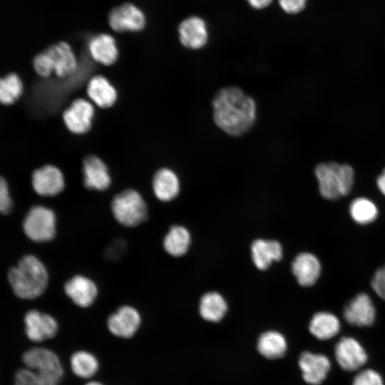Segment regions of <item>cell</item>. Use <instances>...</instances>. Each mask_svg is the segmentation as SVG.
<instances>
[{
    "label": "cell",
    "instance_id": "obj_33",
    "mask_svg": "<svg viewBox=\"0 0 385 385\" xmlns=\"http://www.w3.org/2000/svg\"><path fill=\"white\" fill-rule=\"evenodd\" d=\"M14 208V202L11 197L7 181L3 177L0 180V212L1 215L11 214Z\"/></svg>",
    "mask_w": 385,
    "mask_h": 385
},
{
    "label": "cell",
    "instance_id": "obj_21",
    "mask_svg": "<svg viewBox=\"0 0 385 385\" xmlns=\"http://www.w3.org/2000/svg\"><path fill=\"white\" fill-rule=\"evenodd\" d=\"M152 186L155 197L160 201L174 199L180 190V183L176 174L170 169L163 168L154 174Z\"/></svg>",
    "mask_w": 385,
    "mask_h": 385
},
{
    "label": "cell",
    "instance_id": "obj_35",
    "mask_svg": "<svg viewBox=\"0 0 385 385\" xmlns=\"http://www.w3.org/2000/svg\"><path fill=\"white\" fill-rule=\"evenodd\" d=\"M278 4L285 13L297 14L305 9L307 0H278Z\"/></svg>",
    "mask_w": 385,
    "mask_h": 385
},
{
    "label": "cell",
    "instance_id": "obj_8",
    "mask_svg": "<svg viewBox=\"0 0 385 385\" xmlns=\"http://www.w3.org/2000/svg\"><path fill=\"white\" fill-rule=\"evenodd\" d=\"M24 324L26 336L36 343L53 338L58 331V322L51 314L36 309L25 313Z\"/></svg>",
    "mask_w": 385,
    "mask_h": 385
},
{
    "label": "cell",
    "instance_id": "obj_17",
    "mask_svg": "<svg viewBox=\"0 0 385 385\" xmlns=\"http://www.w3.org/2000/svg\"><path fill=\"white\" fill-rule=\"evenodd\" d=\"M178 34L181 44L190 49L202 48L208 39L206 23L197 16H191L183 20L178 26Z\"/></svg>",
    "mask_w": 385,
    "mask_h": 385
},
{
    "label": "cell",
    "instance_id": "obj_31",
    "mask_svg": "<svg viewBox=\"0 0 385 385\" xmlns=\"http://www.w3.org/2000/svg\"><path fill=\"white\" fill-rule=\"evenodd\" d=\"M14 385H48V384L38 372L25 367L16 372Z\"/></svg>",
    "mask_w": 385,
    "mask_h": 385
},
{
    "label": "cell",
    "instance_id": "obj_20",
    "mask_svg": "<svg viewBox=\"0 0 385 385\" xmlns=\"http://www.w3.org/2000/svg\"><path fill=\"white\" fill-rule=\"evenodd\" d=\"M88 51L92 58L105 66L113 64L118 56L115 38L108 34H99L88 42Z\"/></svg>",
    "mask_w": 385,
    "mask_h": 385
},
{
    "label": "cell",
    "instance_id": "obj_5",
    "mask_svg": "<svg viewBox=\"0 0 385 385\" xmlns=\"http://www.w3.org/2000/svg\"><path fill=\"white\" fill-rule=\"evenodd\" d=\"M26 237L34 242H48L56 236V215L53 210L41 205L29 208L22 222Z\"/></svg>",
    "mask_w": 385,
    "mask_h": 385
},
{
    "label": "cell",
    "instance_id": "obj_10",
    "mask_svg": "<svg viewBox=\"0 0 385 385\" xmlns=\"http://www.w3.org/2000/svg\"><path fill=\"white\" fill-rule=\"evenodd\" d=\"M63 292L75 305L88 308L96 300L98 288L90 277L78 274L65 282Z\"/></svg>",
    "mask_w": 385,
    "mask_h": 385
},
{
    "label": "cell",
    "instance_id": "obj_14",
    "mask_svg": "<svg viewBox=\"0 0 385 385\" xmlns=\"http://www.w3.org/2000/svg\"><path fill=\"white\" fill-rule=\"evenodd\" d=\"M94 108L92 104L82 98L72 102L63 113V119L67 128L72 133L82 134L91 127Z\"/></svg>",
    "mask_w": 385,
    "mask_h": 385
},
{
    "label": "cell",
    "instance_id": "obj_7",
    "mask_svg": "<svg viewBox=\"0 0 385 385\" xmlns=\"http://www.w3.org/2000/svg\"><path fill=\"white\" fill-rule=\"evenodd\" d=\"M108 21L110 27L116 32H137L145 27L146 18L140 8L125 2L109 11Z\"/></svg>",
    "mask_w": 385,
    "mask_h": 385
},
{
    "label": "cell",
    "instance_id": "obj_22",
    "mask_svg": "<svg viewBox=\"0 0 385 385\" xmlns=\"http://www.w3.org/2000/svg\"><path fill=\"white\" fill-rule=\"evenodd\" d=\"M252 258L260 270H266L274 261L282 257V247L276 240H256L251 246Z\"/></svg>",
    "mask_w": 385,
    "mask_h": 385
},
{
    "label": "cell",
    "instance_id": "obj_25",
    "mask_svg": "<svg viewBox=\"0 0 385 385\" xmlns=\"http://www.w3.org/2000/svg\"><path fill=\"white\" fill-rule=\"evenodd\" d=\"M287 342L284 337L276 331H267L258 338L257 347L259 352L269 359L282 356L287 350Z\"/></svg>",
    "mask_w": 385,
    "mask_h": 385
},
{
    "label": "cell",
    "instance_id": "obj_30",
    "mask_svg": "<svg viewBox=\"0 0 385 385\" xmlns=\"http://www.w3.org/2000/svg\"><path fill=\"white\" fill-rule=\"evenodd\" d=\"M23 84L16 73H11L5 76L0 81V101L3 104L14 103L21 95Z\"/></svg>",
    "mask_w": 385,
    "mask_h": 385
},
{
    "label": "cell",
    "instance_id": "obj_4",
    "mask_svg": "<svg viewBox=\"0 0 385 385\" xmlns=\"http://www.w3.org/2000/svg\"><path fill=\"white\" fill-rule=\"evenodd\" d=\"M115 220L125 227H135L148 217V207L142 195L135 190L125 189L115 194L111 201Z\"/></svg>",
    "mask_w": 385,
    "mask_h": 385
},
{
    "label": "cell",
    "instance_id": "obj_12",
    "mask_svg": "<svg viewBox=\"0 0 385 385\" xmlns=\"http://www.w3.org/2000/svg\"><path fill=\"white\" fill-rule=\"evenodd\" d=\"M344 317L353 326L369 327L374 323L376 309L367 293H358L344 307Z\"/></svg>",
    "mask_w": 385,
    "mask_h": 385
},
{
    "label": "cell",
    "instance_id": "obj_32",
    "mask_svg": "<svg viewBox=\"0 0 385 385\" xmlns=\"http://www.w3.org/2000/svg\"><path fill=\"white\" fill-rule=\"evenodd\" d=\"M352 385H384V382L378 372L372 369H366L355 376Z\"/></svg>",
    "mask_w": 385,
    "mask_h": 385
},
{
    "label": "cell",
    "instance_id": "obj_38",
    "mask_svg": "<svg viewBox=\"0 0 385 385\" xmlns=\"http://www.w3.org/2000/svg\"><path fill=\"white\" fill-rule=\"evenodd\" d=\"M84 385H103L102 383L96 381H91L85 384Z\"/></svg>",
    "mask_w": 385,
    "mask_h": 385
},
{
    "label": "cell",
    "instance_id": "obj_23",
    "mask_svg": "<svg viewBox=\"0 0 385 385\" xmlns=\"http://www.w3.org/2000/svg\"><path fill=\"white\" fill-rule=\"evenodd\" d=\"M90 99L100 108L112 106L117 99V92L109 81L103 76H93L87 86Z\"/></svg>",
    "mask_w": 385,
    "mask_h": 385
},
{
    "label": "cell",
    "instance_id": "obj_28",
    "mask_svg": "<svg viewBox=\"0 0 385 385\" xmlns=\"http://www.w3.org/2000/svg\"><path fill=\"white\" fill-rule=\"evenodd\" d=\"M227 305L221 294L208 292L204 294L200 302V313L202 318L210 322H218L224 317Z\"/></svg>",
    "mask_w": 385,
    "mask_h": 385
},
{
    "label": "cell",
    "instance_id": "obj_36",
    "mask_svg": "<svg viewBox=\"0 0 385 385\" xmlns=\"http://www.w3.org/2000/svg\"><path fill=\"white\" fill-rule=\"evenodd\" d=\"M248 4L256 9H262L268 6L272 0H247Z\"/></svg>",
    "mask_w": 385,
    "mask_h": 385
},
{
    "label": "cell",
    "instance_id": "obj_2",
    "mask_svg": "<svg viewBox=\"0 0 385 385\" xmlns=\"http://www.w3.org/2000/svg\"><path fill=\"white\" fill-rule=\"evenodd\" d=\"M6 278L13 294L21 299L31 300L46 290L49 275L46 267L36 255L26 254L10 267Z\"/></svg>",
    "mask_w": 385,
    "mask_h": 385
},
{
    "label": "cell",
    "instance_id": "obj_29",
    "mask_svg": "<svg viewBox=\"0 0 385 385\" xmlns=\"http://www.w3.org/2000/svg\"><path fill=\"white\" fill-rule=\"evenodd\" d=\"M349 212L351 219L361 225L373 222L379 215L376 205L365 197H359L353 200L349 205Z\"/></svg>",
    "mask_w": 385,
    "mask_h": 385
},
{
    "label": "cell",
    "instance_id": "obj_13",
    "mask_svg": "<svg viewBox=\"0 0 385 385\" xmlns=\"http://www.w3.org/2000/svg\"><path fill=\"white\" fill-rule=\"evenodd\" d=\"M51 70L58 77H66L73 73L77 67L76 56L65 41L53 43L42 51Z\"/></svg>",
    "mask_w": 385,
    "mask_h": 385
},
{
    "label": "cell",
    "instance_id": "obj_19",
    "mask_svg": "<svg viewBox=\"0 0 385 385\" xmlns=\"http://www.w3.org/2000/svg\"><path fill=\"white\" fill-rule=\"evenodd\" d=\"M304 380L312 385L321 384L329 373L331 364L327 356L304 351L299 359Z\"/></svg>",
    "mask_w": 385,
    "mask_h": 385
},
{
    "label": "cell",
    "instance_id": "obj_3",
    "mask_svg": "<svg viewBox=\"0 0 385 385\" xmlns=\"http://www.w3.org/2000/svg\"><path fill=\"white\" fill-rule=\"evenodd\" d=\"M319 191L322 197L336 200L350 193L354 183V172L347 164L327 162L314 169Z\"/></svg>",
    "mask_w": 385,
    "mask_h": 385
},
{
    "label": "cell",
    "instance_id": "obj_9",
    "mask_svg": "<svg viewBox=\"0 0 385 385\" xmlns=\"http://www.w3.org/2000/svg\"><path fill=\"white\" fill-rule=\"evenodd\" d=\"M141 324V316L133 306L124 304L119 307L107 318L106 325L113 336L129 339L133 337Z\"/></svg>",
    "mask_w": 385,
    "mask_h": 385
},
{
    "label": "cell",
    "instance_id": "obj_15",
    "mask_svg": "<svg viewBox=\"0 0 385 385\" xmlns=\"http://www.w3.org/2000/svg\"><path fill=\"white\" fill-rule=\"evenodd\" d=\"M334 353L338 364L346 371L357 370L367 361L365 350L351 337H342L336 344Z\"/></svg>",
    "mask_w": 385,
    "mask_h": 385
},
{
    "label": "cell",
    "instance_id": "obj_37",
    "mask_svg": "<svg viewBox=\"0 0 385 385\" xmlns=\"http://www.w3.org/2000/svg\"><path fill=\"white\" fill-rule=\"evenodd\" d=\"M376 185L381 193L385 196V168L377 178Z\"/></svg>",
    "mask_w": 385,
    "mask_h": 385
},
{
    "label": "cell",
    "instance_id": "obj_16",
    "mask_svg": "<svg viewBox=\"0 0 385 385\" xmlns=\"http://www.w3.org/2000/svg\"><path fill=\"white\" fill-rule=\"evenodd\" d=\"M83 183L91 190L105 191L111 185L108 168L98 157L88 155L83 160Z\"/></svg>",
    "mask_w": 385,
    "mask_h": 385
},
{
    "label": "cell",
    "instance_id": "obj_1",
    "mask_svg": "<svg viewBox=\"0 0 385 385\" xmlns=\"http://www.w3.org/2000/svg\"><path fill=\"white\" fill-rule=\"evenodd\" d=\"M212 114L215 124L225 133L240 136L254 125L257 108L255 101L240 88L228 86L214 96Z\"/></svg>",
    "mask_w": 385,
    "mask_h": 385
},
{
    "label": "cell",
    "instance_id": "obj_18",
    "mask_svg": "<svg viewBox=\"0 0 385 385\" xmlns=\"http://www.w3.org/2000/svg\"><path fill=\"white\" fill-rule=\"evenodd\" d=\"M292 272L298 284L302 287L314 285L322 272V265L318 257L308 252L298 254L292 263Z\"/></svg>",
    "mask_w": 385,
    "mask_h": 385
},
{
    "label": "cell",
    "instance_id": "obj_11",
    "mask_svg": "<svg viewBox=\"0 0 385 385\" xmlns=\"http://www.w3.org/2000/svg\"><path fill=\"white\" fill-rule=\"evenodd\" d=\"M31 185L35 192L42 197H53L65 188L62 172L53 165L36 169L31 175Z\"/></svg>",
    "mask_w": 385,
    "mask_h": 385
},
{
    "label": "cell",
    "instance_id": "obj_24",
    "mask_svg": "<svg viewBox=\"0 0 385 385\" xmlns=\"http://www.w3.org/2000/svg\"><path fill=\"white\" fill-rule=\"evenodd\" d=\"M340 327V322L334 314L329 312H319L313 315L309 329L318 339L327 340L336 336Z\"/></svg>",
    "mask_w": 385,
    "mask_h": 385
},
{
    "label": "cell",
    "instance_id": "obj_26",
    "mask_svg": "<svg viewBox=\"0 0 385 385\" xmlns=\"http://www.w3.org/2000/svg\"><path fill=\"white\" fill-rule=\"evenodd\" d=\"M72 372L81 379H90L98 371L99 361L90 351L78 350L72 354L70 358Z\"/></svg>",
    "mask_w": 385,
    "mask_h": 385
},
{
    "label": "cell",
    "instance_id": "obj_6",
    "mask_svg": "<svg viewBox=\"0 0 385 385\" xmlns=\"http://www.w3.org/2000/svg\"><path fill=\"white\" fill-rule=\"evenodd\" d=\"M25 367L38 372L48 385H58L63 375V369L58 355L47 348L34 347L22 355Z\"/></svg>",
    "mask_w": 385,
    "mask_h": 385
},
{
    "label": "cell",
    "instance_id": "obj_27",
    "mask_svg": "<svg viewBox=\"0 0 385 385\" xmlns=\"http://www.w3.org/2000/svg\"><path fill=\"white\" fill-rule=\"evenodd\" d=\"M190 235L184 227L175 225L170 227L163 239V247L170 255L179 257L188 250Z\"/></svg>",
    "mask_w": 385,
    "mask_h": 385
},
{
    "label": "cell",
    "instance_id": "obj_34",
    "mask_svg": "<svg viewBox=\"0 0 385 385\" xmlns=\"http://www.w3.org/2000/svg\"><path fill=\"white\" fill-rule=\"evenodd\" d=\"M371 286L378 297L385 301V265L374 272L371 279Z\"/></svg>",
    "mask_w": 385,
    "mask_h": 385
}]
</instances>
